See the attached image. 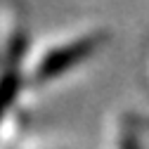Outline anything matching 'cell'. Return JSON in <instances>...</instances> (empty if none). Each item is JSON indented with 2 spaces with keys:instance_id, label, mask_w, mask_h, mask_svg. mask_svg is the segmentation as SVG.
Instances as JSON below:
<instances>
[{
  "instance_id": "6da1fadb",
  "label": "cell",
  "mask_w": 149,
  "mask_h": 149,
  "mask_svg": "<svg viewBox=\"0 0 149 149\" xmlns=\"http://www.w3.org/2000/svg\"><path fill=\"white\" fill-rule=\"evenodd\" d=\"M95 45H100L97 36H81V38H73L71 43H64L62 47L57 45L54 50L45 52L43 62H38V78L62 76L66 69H71V64L88 59L95 52Z\"/></svg>"
}]
</instances>
